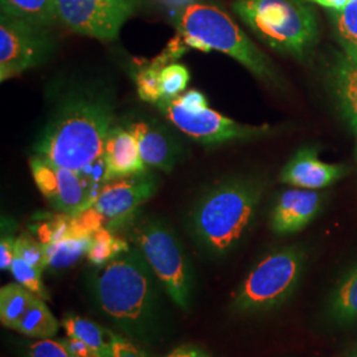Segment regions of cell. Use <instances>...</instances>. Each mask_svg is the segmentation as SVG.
Here are the masks:
<instances>
[{
  "mask_svg": "<svg viewBox=\"0 0 357 357\" xmlns=\"http://www.w3.org/2000/svg\"><path fill=\"white\" fill-rule=\"evenodd\" d=\"M15 255L22 257L28 264L41 271L47 268L44 245L28 234H22L15 240Z\"/></svg>",
  "mask_w": 357,
  "mask_h": 357,
  "instance_id": "cell-29",
  "label": "cell"
},
{
  "mask_svg": "<svg viewBox=\"0 0 357 357\" xmlns=\"http://www.w3.org/2000/svg\"><path fill=\"white\" fill-rule=\"evenodd\" d=\"M352 357H357V351L354 354V355H352Z\"/></svg>",
  "mask_w": 357,
  "mask_h": 357,
  "instance_id": "cell-38",
  "label": "cell"
},
{
  "mask_svg": "<svg viewBox=\"0 0 357 357\" xmlns=\"http://www.w3.org/2000/svg\"><path fill=\"white\" fill-rule=\"evenodd\" d=\"M59 19L70 31L112 41L138 11L142 0H56Z\"/></svg>",
  "mask_w": 357,
  "mask_h": 357,
  "instance_id": "cell-9",
  "label": "cell"
},
{
  "mask_svg": "<svg viewBox=\"0 0 357 357\" xmlns=\"http://www.w3.org/2000/svg\"><path fill=\"white\" fill-rule=\"evenodd\" d=\"M112 357H147V355L135 345L131 344L126 339L113 335Z\"/></svg>",
  "mask_w": 357,
  "mask_h": 357,
  "instance_id": "cell-31",
  "label": "cell"
},
{
  "mask_svg": "<svg viewBox=\"0 0 357 357\" xmlns=\"http://www.w3.org/2000/svg\"><path fill=\"white\" fill-rule=\"evenodd\" d=\"M1 13L44 26L59 19L56 0H0Z\"/></svg>",
  "mask_w": 357,
  "mask_h": 357,
  "instance_id": "cell-18",
  "label": "cell"
},
{
  "mask_svg": "<svg viewBox=\"0 0 357 357\" xmlns=\"http://www.w3.org/2000/svg\"><path fill=\"white\" fill-rule=\"evenodd\" d=\"M64 343L66 349L77 357H102L100 355L98 351H96L94 348H91L90 345L78 340L76 337H68L61 340Z\"/></svg>",
  "mask_w": 357,
  "mask_h": 357,
  "instance_id": "cell-33",
  "label": "cell"
},
{
  "mask_svg": "<svg viewBox=\"0 0 357 357\" xmlns=\"http://www.w3.org/2000/svg\"><path fill=\"white\" fill-rule=\"evenodd\" d=\"M51 43L43 28L1 13L0 79L1 82L45 61Z\"/></svg>",
  "mask_w": 357,
  "mask_h": 357,
  "instance_id": "cell-10",
  "label": "cell"
},
{
  "mask_svg": "<svg viewBox=\"0 0 357 357\" xmlns=\"http://www.w3.org/2000/svg\"><path fill=\"white\" fill-rule=\"evenodd\" d=\"M190 73L184 65L169 64L162 68V88L165 97L180 96L188 85Z\"/></svg>",
  "mask_w": 357,
  "mask_h": 357,
  "instance_id": "cell-28",
  "label": "cell"
},
{
  "mask_svg": "<svg viewBox=\"0 0 357 357\" xmlns=\"http://www.w3.org/2000/svg\"><path fill=\"white\" fill-rule=\"evenodd\" d=\"M261 192L258 184L246 180H229L205 192L191 213L195 237L208 250L227 253L250 225Z\"/></svg>",
  "mask_w": 357,
  "mask_h": 357,
  "instance_id": "cell-2",
  "label": "cell"
},
{
  "mask_svg": "<svg viewBox=\"0 0 357 357\" xmlns=\"http://www.w3.org/2000/svg\"><path fill=\"white\" fill-rule=\"evenodd\" d=\"M128 130L138 142L139 153L146 166L162 171H171L174 168L178 151L175 142L166 132L144 122L132 123Z\"/></svg>",
  "mask_w": 357,
  "mask_h": 357,
  "instance_id": "cell-16",
  "label": "cell"
},
{
  "mask_svg": "<svg viewBox=\"0 0 357 357\" xmlns=\"http://www.w3.org/2000/svg\"><path fill=\"white\" fill-rule=\"evenodd\" d=\"M305 259V253L298 248H286L266 255L234 294V308L253 312L280 306L295 290Z\"/></svg>",
  "mask_w": 357,
  "mask_h": 357,
  "instance_id": "cell-6",
  "label": "cell"
},
{
  "mask_svg": "<svg viewBox=\"0 0 357 357\" xmlns=\"http://www.w3.org/2000/svg\"><path fill=\"white\" fill-rule=\"evenodd\" d=\"M163 3H166L169 7H187L192 4V0H162Z\"/></svg>",
  "mask_w": 357,
  "mask_h": 357,
  "instance_id": "cell-37",
  "label": "cell"
},
{
  "mask_svg": "<svg viewBox=\"0 0 357 357\" xmlns=\"http://www.w3.org/2000/svg\"><path fill=\"white\" fill-rule=\"evenodd\" d=\"M63 326L68 336L76 337L78 340L86 343L96 351H98L102 357H112L113 335L106 333L100 326H97L91 320L68 315L63 320Z\"/></svg>",
  "mask_w": 357,
  "mask_h": 357,
  "instance_id": "cell-22",
  "label": "cell"
},
{
  "mask_svg": "<svg viewBox=\"0 0 357 357\" xmlns=\"http://www.w3.org/2000/svg\"><path fill=\"white\" fill-rule=\"evenodd\" d=\"M38 295L31 293L20 283H10L0 290V320L7 328H13Z\"/></svg>",
  "mask_w": 357,
  "mask_h": 357,
  "instance_id": "cell-21",
  "label": "cell"
},
{
  "mask_svg": "<svg viewBox=\"0 0 357 357\" xmlns=\"http://www.w3.org/2000/svg\"><path fill=\"white\" fill-rule=\"evenodd\" d=\"M308 3H314V4H318L320 7H324V8H330L333 10L336 13L339 11H343L347 4L351 1V0H307Z\"/></svg>",
  "mask_w": 357,
  "mask_h": 357,
  "instance_id": "cell-36",
  "label": "cell"
},
{
  "mask_svg": "<svg viewBox=\"0 0 357 357\" xmlns=\"http://www.w3.org/2000/svg\"><path fill=\"white\" fill-rule=\"evenodd\" d=\"M162 68L153 65L150 68H143L137 75V88L143 101L156 103L165 97L162 88Z\"/></svg>",
  "mask_w": 357,
  "mask_h": 357,
  "instance_id": "cell-27",
  "label": "cell"
},
{
  "mask_svg": "<svg viewBox=\"0 0 357 357\" xmlns=\"http://www.w3.org/2000/svg\"><path fill=\"white\" fill-rule=\"evenodd\" d=\"M29 167L38 191L59 212L76 216L94 204L89 188L79 172L54 165L51 160L35 155Z\"/></svg>",
  "mask_w": 357,
  "mask_h": 357,
  "instance_id": "cell-11",
  "label": "cell"
},
{
  "mask_svg": "<svg viewBox=\"0 0 357 357\" xmlns=\"http://www.w3.org/2000/svg\"><path fill=\"white\" fill-rule=\"evenodd\" d=\"M13 278L17 283L24 286L31 293L38 295L41 299H48V293L41 281V270L28 264L22 257L15 255L13 265L10 268Z\"/></svg>",
  "mask_w": 357,
  "mask_h": 357,
  "instance_id": "cell-26",
  "label": "cell"
},
{
  "mask_svg": "<svg viewBox=\"0 0 357 357\" xmlns=\"http://www.w3.org/2000/svg\"><path fill=\"white\" fill-rule=\"evenodd\" d=\"M132 240L172 301L185 310L191 296V270L172 230L162 221L147 220L134 227Z\"/></svg>",
  "mask_w": 357,
  "mask_h": 357,
  "instance_id": "cell-7",
  "label": "cell"
},
{
  "mask_svg": "<svg viewBox=\"0 0 357 357\" xmlns=\"http://www.w3.org/2000/svg\"><path fill=\"white\" fill-rule=\"evenodd\" d=\"M174 98H176V101L188 110H199L208 107V101L204 94L197 90H188L187 93H183Z\"/></svg>",
  "mask_w": 357,
  "mask_h": 357,
  "instance_id": "cell-32",
  "label": "cell"
},
{
  "mask_svg": "<svg viewBox=\"0 0 357 357\" xmlns=\"http://www.w3.org/2000/svg\"><path fill=\"white\" fill-rule=\"evenodd\" d=\"M105 181L134 176L146 172L138 142L130 130L113 128L105 146Z\"/></svg>",
  "mask_w": 357,
  "mask_h": 357,
  "instance_id": "cell-15",
  "label": "cell"
},
{
  "mask_svg": "<svg viewBox=\"0 0 357 357\" xmlns=\"http://www.w3.org/2000/svg\"><path fill=\"white\" fill-rule=\"evenodd\" d=\"M15 240L10 236H3L0 243V268L10 270L15 257Z\"/></svg>",
  "mask_w": 357,
  "mask_h": 357,
  "instance_id": "cell-34",
  "label": "cell"
},
{
  "mask_svg": "<svg viewBox=\"0 0 357 357\" xmlns=\"http://www.w3.org/2000/svg\"><path fill=\"white\" fill-rule=\"evenodd\" d=\"M158 188V180L153 175L142 172L128 178H116L103 185L93 208L113 225H121L134 212L149 202Z\"/></svg>",
  "mask_w": 357,
  "mask_h": 357,
  "instance_id": "cell-12",
  "label": "cell"
},
{
  "mask_svg": "<svg viewBox=\"0 0 357 357\" xmlns=\"http://www.w3.org/2000/svg\"><path fill=\"white\" fill-rule=\"evenodd\" d=\"M160 113L176 128L193 141L202 144H216L236 139H248L268 134L271 128L264 126H249L238 123L230 118L204 107L188 110L176 101V98L163 97L155 103Z\"/></svg>",
  "mask_w": 357,
  "mask_h": 357,
  "instance_id": "cell-8",
  "label": "cell"
},
{
  "mask_svg": "<svg viewBox=\"0 0 357 357\" xmlns=\"http://www.w3.org/2000/svg\"><path fill=\"white\" fill-rule=\"evenodd\" d=\"M128 249V243L115 238L110 230L101 228L91 236L88 258L91 264L102 266Z\"/></svg>",
  "mask_w": 357,
  "mask_h": 357,
  "instance_id": "cell-25",
  "label": "cell"
},
{
  "mask_svg": "<svg viewBox=\"0 0 357 357\" xmlns=\"http://www.w3.org/2000/svg\"><path fill=\"white\" fill-rule=\"evenodd\" d=\"M178 38L199 51L225 53L243 65L259 79L278 84V77L268 57L243 33L229 15L216 6L192 3L178 19Z\"/></svg>",
  "mask_w": 357,
  "mask_h": 357,
  "instance_id": "cell-3",
  "label": "cell"
},
{
  "mask_svg": "<svg viewBox=\"0 0 357 357\" xmlns=\"http://www.w3.org/2000/svg\"><path fill=\"white\" fill-rule=\"evenodd\" d=\"M29 357H70L63 342H54L51 339H41L29 348Z\"/></svg>",
  "mask_w": 357,
  "mask_h": 357,
  "instance_id": "cell-30",
  "label": "cell"
},
{
  "mask_svg": "<svg viewBox=\"0 0 357 357\" xmlns=\"http://www.w3.org/2000/svg\"><path fill=\"white\" fill-rule=\"evenodd\" d=\"M345 172L343 166L321 162L314 147H305L295 153L282 169L281 181L296 188L317 191L343 178Z\"/></svg>",
  "mask_w": 357,
  "mask_h": 357,
  "instance_id": "cell-13",
  "label": "cell"
},
{
  "mask_svg": "<svg viewBox=\"0 0 357 357\" xmlns=\"http://www.w3.org/2000/svg\"><path fill=\"white\" fill-rule=\"evenodd\" d=\"M91 237H70L44 245L47 268L63 270L70 268L84 255H88Z\"/></svg>",
  "mask_w": 357,
  "mask_h": 357,
  "instance_id": "cell-23",
  "label": "cell"
},
{
  "mask_svg": "<svg viewBox=\"0 0 357 357\" xmlns=\"http://www.w3.org/2000/svg\"><path fill=\"white\" fill-rule=\"evenodd\" d=\"M336 38L345 57L357 61V0H351L343 11L335 15Z\"/></svg>",
  "mask_w": 357,
  "mask_h": 357,
  "instance_id": "cell-24",
  "label": "cell"
},
{
  "mask_svg": "<svg viewBox=\"0 0 357 357\" xmlns=\"http://www.w3.org/2000/svg\"><path fill=\"white\" fill-rule=\"evenodd\" d=\"M167 357H209L203 349L192 345H183L172 351Z\"/></svg>",
  "mask_w": 357,
  "mask_h": 357,
  "instance_id": "cell-35",
  "label": "cell"
},
{
  "mask_svg": "<svg viewBox=\"0 0 357 357\" xmlns=\"http://www.w3.org/2000/svg\"><path fill=\"white\" fill-rule=\"evenodd\" d=\"M59 327V321L52 315L50 308L45 306L41 298L36 296L26 314L13 326V330L31 337L50 339L57 333Z\"/></svg>",
  "mask_w": 357,
  "mask_h": 357,
  "instance_id": "cell-19",
  "label": "cell"
},
{
  "mask_svg": "<svg viewBox=\"0 0 357 357\" xmlns=\"http://www.w3.org/2000/svg\"><path fill=\"white\" fill-rule=\"evenodd\" d=\"M114 112L106 98L76 93L59 106L35 144V153L54 165L82 172L103 158Z\"/></svg>",
  "mask_w": 357,
  "mask_h": 357,
  "instance_id": "cell-1",
  "label": "cell"
},
{
  "mask_svg": "<svg viewBox=\"0 0 357 357\" xmlns=\"http://www.w3.org/2000/svg\"><path fill=\"white\" fill-rule=\"evenodd\" d=\"M151 270L138 248L107 262L94 286L103 312L125 327L143 324L153 310Z\"/></svg>",
  "mask_w": 357,
  "mask_h": 357,
  "instance_id": "cell-5",
  "label": "cell"
},
{
  "mask_svg": "<svg viewBox=\"0 0 357 357\" xmlns=\"http://www.w3.org/2000/svg\"><path fill=\"white\" fill-rule=\"evenodd\" d=\"M233 11L271 50L298 60L318 36L315 11L307 0H234Z\"/></svg>",
  "mask_w": 357,
  "mask_h": 357,
  "instance_id": "cell-4",
  "label": "cell"
},
{
  "mask_svg": "<svg viewBox=\"0 0 357 357\" xmlns=\"http://www.w3.org/2000/svg\"><path fill=\"white\" fill-rule=\"evenodd\" d=\"M321 195L312 190L282 192L271 213V229L278 234H290L305 229L318 215Z\"/></svg>",
  "mask_w": 357,
  "mask_h": 357,
  "instance_id": "cell-14",
  "label": "cell"
},
{
  "mask_svg": "<svg viewBox=\"0 0 357 357\" xmlns=\"http://www.w3.org/2000/svg\"><path fill=\"white\" fill-rule=\"evenodd\" d=\"M356 153H357V149H356Z\"/></svg>",
  "mask_w": 357,
  "mask_h": 357,
  "instance_id": "cell-39",
  "label": "cell"
},
{
  "mask_svg": "<svg viewBox=\"0 0 357 357\" xmlns=\"http://www.w3.org/2000/svg\"><path fill=\"white\" fill-rule=\"evenodd\" d=\"M335 90L348 123L357 134V61L348 57L335 68Z\"/></svg>",
  "mask_w": 357,
  "mask_h": 357,
  "instance_id": "cell-17",
  "label": "cell"
},
{
  "mask_svg": "<svg viewBox=\"0 0 357 357\" xmlns=\"http://www.w3.org/2000/svg\"><path fill=\"white\" fill-rule=\"evenodd\" d=\"M330 312L339 323H357V265L339 282L332 294Z\"/></svg>",
  "mask_w": 357,
  "mask_h": 357,
  "instance_id": "cell-20",
  "label": "cell"
}]
</instances>
